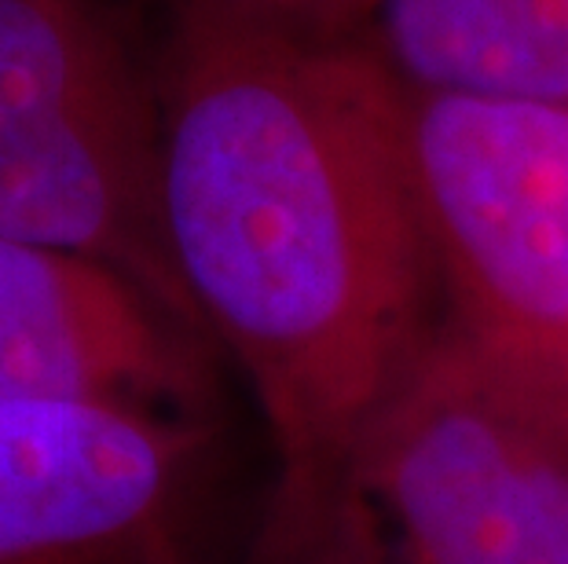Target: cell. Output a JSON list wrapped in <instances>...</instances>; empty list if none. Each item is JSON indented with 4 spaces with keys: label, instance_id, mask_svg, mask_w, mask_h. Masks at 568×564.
Segmentation results:
<instances>
[{
    "label": "cell",
    "instance_id": "9",
    "mask_svg": "<svg viewBox=\"0 0 568 564\" xmlns=\"http://www.w3.org/2000/svg\"><path fill=\"white\" fill-rule=\"evenodd\" d=\"M261 27L305 41H364L371 38L378 0H210Z\"/></svg>",
    "mask_w": 568,
    "mask_h": 564
},
{
    "label": "cell",
    "instance_id": "1",
    "mask_svg": "<svg viewBox=\"0 0 568 564\" xmlns=\"http://www.w3.org/2000/svg\"><path fill=\"white\" fill-rule=\"evenodd\" d=\"M162 227L243 367L280 476L353 473L444 327L407 89L371 38L305 41L173 0L154 55Z\"/></svg>",
    "mask_w": 568,
    "mask_h": 564
},
{
    "label": "cell",
    "instance_id": "6",
    "mask_svg": "<svg viewBox=\"0 0 568 564\" xmlns=\"http://www.w3.org/2000/svg\"><path fill=\"white\" fill-rule=\"evenodd\" d=\"M213 352L125 271L0 235V400L210 418Z\"/></svg>",
    "mask_w": 568,
    "mask_h": 564
},
{
    "label": "cell",
    "instance_id": "8",
    "mask_svg": "<svg viewBox=\"0 0 568 564\" xmlns=\"http://www.w3.org/2000/svg\"><path fill=\"white\" fill-rule=\"evenodd\" d=\"M239 564H396L393 539L353 473L280 476Z\"/></svg>",
    "mask_w": 568,
    "mask_h": 564
},
{
    "label": "cell",
    "instance_id": "10",
    "mask_svg": "<svg viewBox=\"0 0 568 564\" xmlns=\"http://www.w3.org/2000/svg\"><path fill=\"white\" fill-rule=\"evenodd\" d=\"M554 429H558V440H561V451H565V462H568V411L554 422Z\"/></svg>",
    "mask_w": 568,
    "mask_h": 564
},
{
    "label": "cell",
    "instance_id": "4",
    "mask_svg": "<svg viewBox=\"0 0 568 564\" xmlns=\"http://www.w3.org/2000/svg\"><path fill=\"white\" fill-rule=\"evenodd\" d=\"M353 476L410 564H568L558 429L444 330Z\"/></svg>",
    "mask_w": 568,
    "mask_h": 564
},
{
    "label": "cell",
    "instance_id": "2",
    "mask_svg": "<svg viewBox=\"0 0 568 564\" xmlns=\"http://www.w3.org/2000/svg\"><path fill=\"white\" fill-rule=\"evenodd\" d=\"M0 235L111 264L205 334L162 227L154 59L103 0H0Z\"/></svg>",
    "mask_w": 568,
    "mask_h": 564
},
{
    "label": "cell",
    "instance_id": "3",
    "mask_svg": "<svg viewBox=\"0 0 568 564\" xmlns=\"http://www.w3.org/2000/svg\"><path fill=\"white\" fill-rule=\"evenodd\" d=\"M444 334L550 422L568 411V106L410 92Z\"/></svg>",
    "mask_w": 568,
    "mask_h": 564
},
{
    "label": "cell",
    "instance_id": "7",
    "mask_svg": "<svg viewBox=\"0 0 568 564\" xmlns=\"http://www.w3.org/2000/svg\"><path fill=\"white\" fill-rule=\"evenodd\" d=\"M371 41L410 92L568 106V0H378Z\"/></svg>",
    "mask_w": 568,
    "mask_h": 564
},
{
    "label": "cell",
    "instance_id": "5",
    "mask_svg": "<svg viewBox=\"0 0 568 564\" xmlns=\"http://www.w3.org/2000/svg\"><path fill=\"white\" fill-rule=\"evenodd\" d=\"M205 418L0 400V564H202Z\"/></svg>",
    "mask_w": 568,
    "mask_h": 564
}]
</instances>
